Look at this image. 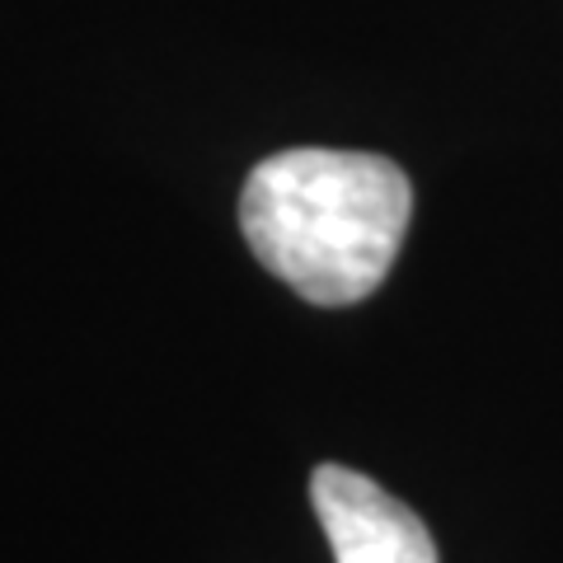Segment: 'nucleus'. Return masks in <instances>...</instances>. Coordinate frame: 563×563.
Returning <instances> with one entry per match:
<instances>
[{
    "label": "nucleus",
    "instance_id": "f257e3e1",
    "mask_svg": "<svg viewBox=\"0 0 563 563\" xmlns=\"http://www.w3.org/2000/svg\"><path fill=\"white\" fill-rule=\"evenodd\" d=\"M409 217V174L372 151H277L240 192L250 250L310 306L366 301L395 268Z\"/></svg>",
    "mask_w": 563,
    "mask_h": 563
},
{
    "label": "nucleus",
    "instance_id": "f03ea898",
    "mask_svg": "<svg viewBox=\"0 0 563 563\" xmlns=\"http://www.w3.org/2000/svg\"><path fill=\"white\" fill-rule=\"evenodd\" d=\"M310 503L333 563H437V544L413 507L357 470L320 465L310 474Z\"/></svg>",
    "mask_w": 563,
    "mask_h": 563
}]
</instances>
